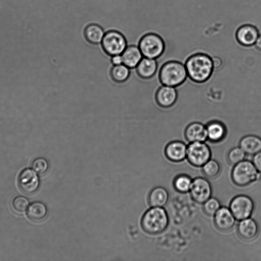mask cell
Returning a JSON list of instances; mask_svg holds the SVG:
<instances>
[{"label":"cell","mask_w":261,"mask_h":261,"mask_svg":"<svg viewBox=\"0 0 261 261\" xmlns=\"http://www.w3.org/2000/svg\"><path fill=\"white\" fill-rule=\"evenodd\" d=\"M221 207L219 200L215 197H210L203 203V211L208 216H214Z\"/></svg>","instance_id":"28"},{"label":"cell","mask_w":261,"mask_h":261,"mask_svg":"<svg viewBox=\"0 0 261 261\" xmlns=\"http://www.w3.org/2000/svg\"><path fill=\"white\" fill-rule=\"evenodd\" d=\"M192 179L185 174H180L175 177L173 180V187L179 193H185L189 192Z\"/></svg>","instance_id":"26"},{"label":"cell","mask_w":261,"mask_h":261,"mask_svg":"<svg viewBox=\"0 0 261 261\" xmlns=\"http://www.w3.org/2000/svg\"><path fill=\"white\" fill-rule=\"evenodd\" d=\"M229 208L236 220L240 221L250 217L254 209V203L249 196L239 195L231 200Z\"/></svg>","instance_id":"8"},{"label":"cell","mask_w":261,"mask_h":261,"mask_svg":"<svg viewBox=\"0 0 261 261\" xmlns=\"http://www.w3.org/2000/svg\"><path fill=\"white\" fill-rule=\"evenodd\" d=\"M111 61L113 66L123 64V59L121 55H116L111 56Z\"/></svg>","instance_id":"32"},{"label":"cell","mask_w":261,"mask_h":261,"mask_svg":"<svg viewBox=\"0 0 261 261\" xmlns=\"http://www.w3.org/2000/svg\"><path fill=\"white\" fill-rule=\"evenodd\" d=\"M169 198L168 191L162 187H156L149 193L148 202L150 207H163Z\"/></svg>","instance_id":"20"},{"label":"cell","mask_w":261,"mask_h":261,"mask_svg":"<svg viewBox=\"0 0 261 261\" xmlns=\"http://www.w3.org/2000/svg\"><path fill=\"white\" fill-rule=\"evenodd\" d=\"M187 145L180 141L169 142L165 148L166 158L171 162H180L186 158Z\"/></svg>","instance_id":"14"},{"label":"cell","mask_w":261,"mask_h":261,"mask_svg":"<svg viewBox=\"0 0 261 261\" xmlns=\"http://www.w3.org/2000/svg\"><path fill=\"white\" fill-rule=\"evenodd\" d=\"M101 44L105 53L110 57L121 55L127 46L125 38L116 31L106 33Z\"/></svg>","instance_id":"7"},{"label":"cell","mask_w":261,"mask_h":261,"mask_svg":"<svg viewBox=\"0 0 261 261\" xmlns=\"http://www.w3.org/2000/svg\"><path fill=\"white\" fill-rule=\"evenodd\" d=\"M212 59L214 69H218L221 67L222 62L220 58L219 57H214L212 58Z\"/></svg>","instance_id":"33"},{"label":"cell","mask_w":261,"mask_h":261,"mask_svg":"<svg viewBox=\"0 0 261 261\" xmlns=\"http://www.w3.org/2000/svg\"><path fill=\"white\" fill-rule=\"evenodd\" d=\"M136 69L141 77L145 79L151 78L155 74L158 69L156 59L143 57Z\"/></svg>","instance_id":"21"},{"label":"cell","mask_w":261,"mask_h":261,"mask_svg":"<svg viewBox=\"0 0 261 261\" xmlns=\"http://www.w3.org/2000/svg\"><path fill=\"white\" fill-rule=\"evenodd\" d=\"M236 219L230 209L225 206L221 207L214 216V222L216 228L222 231L231 230L235 225Z\"/></svg>","instance_id":"11"},{"label":"cell","mask_w":261,"mask_h":261,"mask_svg":"<svg viewBox=\"0 0 261 261\" xmlns=\"http://www.w3.org/2000/svg\"><path fill=\"white\" fill-rule=\"evenodd\" d=\"M29 202L25 197L18 196L12 200V205L13 209L19 213L25 212L28 208Z\"/></svg>","instance_id":"29"},{"label":"cell","mask_w":261,"mask_h":261,"mask_svg":"<svg viewBox=\"0 0 261 261\" xmlns=\"http://www.w3.org/2000/svg\"><path fill=\"white\" fill-rule=\"evenodd\" d=\"M185 137L189 143L205 142L207 140L205 125L199 122L190 123L185 130Z\"/></svg>","instance_id":"15"},{"label":"cell","mask_w":261,"mask_h":261,"mask_svg":"<svg viewBox=\"0 0 261 261\" xmlns=\"http://www.w3.org/2000/svg\"><path fill=\"white\" fill-rule=\"evenodd\" d=\"M239 146L246 154L253 155L261 151V138L254 135H246L240 140Z\"/></svg>","instance_id":"19"},{"label":"cell","mask_w":261,"mask_h":261,"mask_svg":"<svg viewBox=\"0 0 261 261\" xmlns=\"http://www.w3.org/2000/svg\"><path fill=\"white\" fill-rule=\"evenodd\" d=\"M254 44L258 50H261V35L258 36Z\"/></svg>","instance_id":"34"},{"label":"cell","mask_w":261,"mask_h":261,"mask_svg":"<svg viewBox=\"0 0 261 261\" xmlns=\"http://www.w3.org/2000/svg\"><path fill=\"white\" fill-rule=\"evenodd\" d=\"M151 0H150V9H151ZM151 11L150 10V12H151ZM150 16H151V15H150ZM150 20H151V19H150ZM150 24H151V23H150ZM152 27H151V33H153V30H152Z\"/></svg>","instance_id":"35"},{"label":"cell","mask_w":261,"mask_h":261,"mask_svg":"<svg viewBox=\"0 0 261 261\" xmlns=\"http://www.w3.org/2000/svg\"><path fill=\"white\" fill-rule=\"evenodd\" d=\"M18 185L20 190L27 194H32L38 189L39 177L33 169L26 168L22 170L18 177Z\"/></svg>","instance_id":"10"},{"label":"cell","mask_w":261,"mask_h":261,"mask_svg":"<svg viewBox=\"0 0 261 261\" xmlns=\"http://www.w3.org/2000/svg\"><path fill=\"white\" fill-rule=\"evenodd\" d=\"M211 156V150L205 142H191L187 145L186 158L193 166L201 167Z\"/></svg>","instance_id":"6"},{"label":"cell","mask_w":261,"mask_h":261,"mask_svg":"<svg viewBox=\"0 0 261 261\" xmlns=\"http://www.w3.org/2000/svg\"><path fill=\"white\" fill-rule=\"evenodd\" d=\"M123 64L130 69L136 68L143 56L138 46L127 45L121 54Z\"/></svg>","instance_id":"17"},{"label":"cell","mask_w":261,"mask_h":261,"mask_svg":"<svg viewBox=\"0 0 261 261\" xmlns=\"http://www.w3.org/2000/svg\"><path fill=\"white\" fill-rule=\"evenodd\" d=\"M260 173L252 161L244 160L234 165L231 172V178L236 186L246 187L259 179Z\"/></svg>","instance_id":"4"},{"label":"cell","mask_w":261,"mask_h":261,"mask_svg":"<svg viewBox=\"0 0 261 261\" xmlns=\"http://www.w3.org/2000/svg\"><path fill=\"white\" fill-rule=\"evenodd\" d=\"M237 233L245 241H251L257 236L259 227L257 222L250 217L239 221Z\"/></svg>","instance_id":"12"},{"label":"cell","mask_w":261,"mask_h":261,"mask_svg":"<svg viewBox=\"0 0 261 261\" xmlns=\"http://www.w3.org/2000/svg\"><path fill=\"white\" fill-rule=\"evenodd\" d=\"M139 47L143 57L156 59L163 54L165 45L161 36L149 33L141 38Z\"/></svg>","instance_id":"5"},{"label":"cell","mask_w":261,"mask_h":261,"mask_svg":"<svg viewBox=\"0 0 261 261\" xmlns=\"http://www.w3.org/2000/svg\"><path fill=\"white\" fill-rule=\"evenodd\" d=\"M169 222L168 214L163 207H151L143 215L141 225L146 233L155 235L165 231Z\"/></svg>","instance_id":"2"},{"label":"cell","mask_w":261,"mask_h":261,"mask_svg":"<svg viewBox=\"0 0 261 261\" xmlns=\"http://www.w3.org/2000/svg\"><path fill=\"white\" fill-rule=\"evenodd\" d=\"M47 209L45 205L39 201L31 204L28 208L27 215L28 217L34 222H40L46 216Z\"/></svg>","instance_id":"22"},{"label":"cell","mask_w":261,"mask_h":261,"mask_svg":"<svg viewBox=\"0 0 261 261\" xmlns=\"http://www.w3.org/2000/svg\"><path fill=\"white\" fill-rule=\"evenodd\" d=\"M252 162L257 170L261 173V151L253 155Z\"/></svg>","instance_id":"31"},{"label":"cell","mask_w":261,"mask_h":261,"mask_svg":"<svg viewBox=\"0 0 261 261\" xmlns=\"http://www.w3.org/2000/svg\"><path fill=\"white\" fill-rule=\"evenodd\" d=\"M246 155V153L240 146L234 147L228 151L227 160L229 164L234 166L245 160Z\"/></svg>","instance_id":"27"},{"label":"cell","mask_w":261,"mask_h":261,"mask_svg":"<svg viewBox=\"0 0 261 261\" xmlns=\"http://www.w3.org/2000/svg\"><path fill=\"white\" fill-rule=\"evenodd\" d=\"M48 163L46 160L42 158L36 159L32 163L33 169L39 174L45 173L48 169Z\"/></svg>","instance_id":"30"},{"label":"cell","mask_w":261,"mask_h":261,"mask_svg":"<svg viewBox=\"0 0 261 261\" xmlns=\"http://www.w3.org/2000/svg\"><path fill=\"white\" fill-rule=\"evenodd\" d=\"M207 140L212 142H219L226 136V128L222 122L214 120L205 125Z\"/></svg>","instance_id":"18"},{"label":"cell","mask_w":261,"mask_h":261,"mask_svg":"<svg viewBox=\"0 0 261 261\" xmlns=\"http://www.w3.org/2000/svg\"><path fill=\"white\" fill-rule=\"evenodd\" d=\"M187 77L185 65L177 61L165 63L159 73V79L162 85L174 87L183 84Z\"/></svg>","instance_id":"3"},{"label":"cell","mask_w":261,"mask_h":261,"mask_svg":"<svg viewBox=\"0 0 261 261\" xmlns=\"http://www.w3.org/2000/svg\"><path fill=\"white\" fill-rule=\"evenodd\" d=\"M258 36L256 28L250 24L240 27L236 33V38L238 42L246 46L254 45Z\"/></svg>","instance_id":"16"},{"label":"cell","mask_w":261,"mask_h":261,"mask_svg":"<svg viewBox=\"0 0 261 261\" xmlns=\"http://www.w3.org/2000/svg\"><path fill=\"white\" fill-rule=\"evenodd\" d=\"M189 192L193 201L199 204H203L211 197L212 187L206 178L197 177L193 179Z\"/></svg>","instance_id":"9"},{"label":"cell","mask_w":261,"mask_h":261,"mask_svg":"<svg viewBox=\"0 0 261 261\" xmlns=\"http://www.w3.org/2000/svg\"><path fill=\"white\" fill-rule=\"evenodd\" d=\"M202 172L204 176L209 179L217 177L221 172L220 165L218 161L210 159L202 167Z\"/></svg>","instance_id":"25"},{"label":"cell","mask_w":261,"mask_h":261,"mask_svg":"<svg viewBox=\"0 0 261 261\" xmlns=\"http://www.w3.org/2000/svg\"><path fill=\"white\" fill-rule=\"evenodd\" d=\"M185 66L188 76L197 83H204L212 75L214 66L212 59L206 54L197 53L189 57Z\"/></svg>","instance_id":"1"},{"label":"cell","mask_w":261,"mask_h":261,"mask_svg":"<svg viewBox=\"0 0 261 261\" xmlns=\"http://www.w3.org/2000/svg\"><path fill=\"white\" fill-rule=\"evenodd\" d=\"M105 34L103 29L100 25L95 23L88 25L85 30L86 38L93 44L101 43Z\"/></svg>","instance_id":"23"},{"label":"cell","mask_w":261,"mask_h":261,"mask_svg":"<svg viewBox=\"0 0 261 261\" xmlns=\"http://www.w3.org/2000/svg\"><path fill=\"white\" fill-rule=\"evenodd\" d=\"M112 80L117 83L126 81L130 75V68L123 64L113 66L110 71Z\"/></svg>","instance_id":"24"},{"label":"cell","mask_w":261,"mask_h":261,"mask_svg":"<svg viewBox=\"0 0 261 261\" xmlns=\"http://www.w3.org/2000/svg\"><path fill=\"white\" fill-rule=\"evenodd\" d=\"M177 98V92L175 87L162 85L157 90L155 99L159 106L163 108L172 106Z\"/></svg>","instance_id":"13"}]
</instances>
